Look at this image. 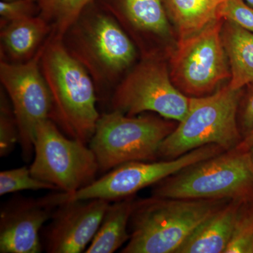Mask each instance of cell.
<instances>
[{
	"label": "cell",
	"instance_id": "12",
	"mask_svg": "<svg viewBox=\"0 0 253 253\" xmlns=\"http://www.w3.org/2000/svg\"><path fill=\"white\" fill-rule=\"evenodd\" d=\"M71 194L59 191L43 197L14 198L0 212V253L42 252L40 231Z\"/></svg>",
	"mask_w": 253,
	"mask_h": 253
},
{
	"label": "cell",
	"instance_id": "1",
	"mask_svg": "<svg viewBox=\"0 0 253 253\" xmlns=\"http://www.w3.org/2000/svg\"><path fill=\"white\" fill-rule=\"evenodd\" d=\"M61 40L92 78L98 101L109 105L113 91L135 65L137 50L130 37L94 0Z\"/></svg>",
	"mask_w": 253,
	"mask_h": 253
},
{
	"label": "cell",
	"instance_id": "30",
	"mask_svg": "<svg viewBox=\"0 0 253 253\" xmlns=\"http://www.w3.org/2000/svg\"><path fill=\"white\" fill-rule=\"evenodd\" d=\"M1 1H14V0H1Z\"/></svg>",
	"mask_w": 253,
	"mask_h": 253
},
{
	"label": "cell",
	"instance_id": "6",
	"mask_svg": "<svg viewBox=\"0 0 253 253\" xmlns=\"http://www.w3.org/2000/svg\"><path fill=\"white\" fill-rule=\"evenodd\" d=\"M168 119L150 115L126 116L118 111L100 115L89 147L96 158L99 172L131 161H154L160 146L174 129Z\"/></svg>",
	"mask_w": 253,
	"mask_h": 253
},
{
	"label": "cell",
	"instance_id": "7",
	"mask_svg": "<svg viewBox=\"0 0 253 253\" xmlns=\"http://www.w3.org/2000/svg\"><path fill=\"white\" fill-rule=\"evenodd\" d=\"M30 169L37 179L73 194L96 180L99 166L87 144L68 137L46 119L37 127Z\"/></svg>",
	"mask_w": 253,
	"mask_h": 253
},
{
	"label": "cell",
	"instance_id": "26",
	"mask_svg": "<svg viewBox=\"0 0 253 253\" xmlns=\"http://www.w3.org/2000/svg\"><path fill=\"white\" fill-rule=\"evenodd\" d=\"M243 127L246 134L253 129V88L249 93L242 116Z\"/></svg>",
	"mask_w": 253,
	"mask_h": 253
},
{
	"label": "cell",
	"instance_id": "15",
	"mask_svg": "<svg viewBox=\"0 0 253 253\" xmlns=\"http://www.w3.org/2000/svg\"><path fill=\"white\" fill-rule=\"evenodd\" d=\"M51 33L49 24L40 16L0 26V61H30L41 51Z\"/></svg>",
	"mask_w": 253,
	"mask_h": 253
},
{
	"label": "cell",
	"instance_id": "14",
	"mask_svg": "<svg viewBox=\"0 0 253 253\" xmlns=\"http://www.w3.org/2000/svg\"><path fill=\"white\" fill-rule=\"evenodd\" d=\"M121 25L132 41L163 39L169 33L163 0H95Z\"/></svg>",
	"mask_w": 253,
	"mask_h": 253
},
{
	"label": "cell",
	"instance_id": "5",
	"mask_svg": "<svg viewBox=\"0 0 253 253\" xmlns=\"http://www.w3.org/2000/svg\"><path fill=\"white\" fill-rule=\"evenodd\" d=\"M240 96L241 89L228 85L209 96L190 97L185 118L163 141L158 158L174 159L209 144L236 148L242 140L236 121Z\"/></svg>",
	"mask_w": 253,
	"mask_h": 253
},
{
	"label": "cell",
	"instance_id": "17",
	"mask_svg": "<svg viewBox=\"0 0 253 253\" xmlns=\"http://www.w3.org/2000/svg\"><path fill=\"white\" fill-rule=\"evenodd\" d=\"M135 201L131 196L110 204L86 253H114L128 242L130 238L128 226Z\"/></svg>",
	"mask_w": 253,
	"mask_h": 253
},
{
	"label": "cell",
	"instance_id": "24",
	"mask_svg": "<svg viewBox=\"0 0 253 253\" xmlns=\"http://www.w3.org/2000/svg\"><path fill=\"white\" fill-rule=\"evenodd\" d=\"M217 16L253 33V8L245 0H224L218 9Z\"/></svg>",
	"mask_w": 253,
	"mask_h": 253
},
{
	"label": "cell",
	"instance_id": "16",
	"mask_svg": "<svg viewBox=\"0 0 253 253\" xmlns=\"http://www.w3.org/2000/svg\"><path fill=\"white\" fill-rule=\"evenodd\" d=\"M244 203L231 200L201 223L176 253H224Z\"/></svg>",
	"mask_w": 253,
	"mask_h": 253
},
{
	"label": "cell",
	"instance_id": "28",
	"mask_svg": "<svg viewBox=\"0 0 253 253\" xmlns=\"http://www.w3.org/2000/svg\"><path fill=\"white\" fill-rule=\"evenodd\" d=\"M250 155H251V161H252L253 166V147L251 148V149L249 151Z\"/></svg>",
	"mask_w": 253,
	"mask_h": 253
},
{
	"label": "cell",
	"instance_id": "21",
	"mask_svg": "<svg viewBox=\"0 0 253 253\" xmlns=\"http://www.w3.org/2000/svg\"><path fill=\"white\" fill-rule=\"evenodd\" d=\"M26 190L59 191L52 184L40 180L33 176L30 168L26 166L0 172V196Z\"/></svg>",
	"mask_w": 253,
	"mask_h": 253
},
{
	"label": "cell",
	"instance_id": "11",
	"mask_svg": "<svg viewBox=\"0 0 253 253\" xmlns=\"http://www.w3.org/2000/svg\"><path fill=\"white\" fill-rule=\"evenodd\" d=\"M225 150L216 144L206 145L174 158L160 161H131L113 168L83 188L70 199H103L110 202L135 196L140 190L154 186L195 163L214 157Z\"/></svg>",
	"mask_w": 253,
	"mask_h": 253
},
{
	"label": "cell",
	"instance_id": "23",
	"mask_svg": "<svg viewBox=\"0 0 253 253\" xmlns=\"http://www.w3.org/2000/svg\"><path fill=\"white\" fill-rule=\"evenodd\" d=\"M244 204L224 253H253V208Z\"/></svg>",
	"mask_w": 253,
	"mask_h": 253
},
{
	"label": "cell",
	"instance_id": "4",
	"mask_svg": "<svg viewBox=\"0 0 253 253\" xmlns=\"http://www.w3.org/2000/svg\"><path fill=\"white\" fill-rule=\"evenodd\" d=\"M152 196L248 202L253 198V166L250 152L234 148L195 163L154 184Z\"/></svg>",
	"mask_w": 253,
	"mask_h": 253
},
{
	"label": "cell",
	"instance_id": "20",
	"mask_svg": "<svg viewBox=\"0 0 253 253\" xmlns=\"http://www.w3.org/2000/svg\"><path fill=\"white\" fill-rule=\"evenodd\" d=\"M39 16L51 28V38L61 40L78 16L94 0H34Z\"/></svg>",
	"mask_w": 253,
	"mask_h": 253
},
{
	"label": "cell",
	"instance_id": "19",
	"mask_svg": "<svg viewBox=\"0 0 253 253\" xmlns=\"http://www.w3.org/2000/svg\"><path fill=\"white\" fill-rule=\"evenodd\" d=\"M224 0H163L166 12L179 32L180 39L202 31L218 19L217 11Z\"/></svg>",
	"mask_w": 253,
	"mask_h": 253
},
{
	"label": "cell",
	"instance_id": "9",
	"mask_svg": "<svg viewBox=\"0 0 253 253\" xmlns=\"http://www.w3.org/2000/svg\"><path fill=\"white\" fill-rule=\"evenodd\" d=\"M218 19L202 31L180 39L169 61L171 79L184 94L201 96L231 78Z\"/></svg>",
	"mask_w": 253,
	"mask_h": 253
},
{
	"label": "cell",
	"instance_id": "2",
	"mask_svg": "<svg viewBox=\"0 0 253 253\" xmlns=\"http://www.w3.org/2000/svg\"><path fill=\"white\" fill-rule=\"evenodd\" d=\"M40 63L52 102L50 119L68 137L89 144L101 115L92 78L61 40L50 37Z\"/></svg>",
	"mask_w": 253,
	"mask_h": 253
},
{
	"label": "cell",
	"instance_id": "25",
	"mask_svg": "<svg viewBox=\"0 0 253 253\" xmlns=\"http://www.w3.org/2000/svg\"><path fill=\"white\" fill-rule=\"evenodd\" d=\"M39 14V8L34 0L0 1V26Z\"/></svg>",
	"mask_w": 253,
	"mask_h": 253
},
{
	"label": "cell",
	"instance_id": "22",
	"mask_svg": "<svg viewBox=\"0 0 253 253\" xmlns=\"http://www.w3.org/2000/svg\"><path fill=\"white\" fill-rule=\"evenodd\" d=\"M19 142V129L12 105L1 86L0 91V156H9Z\"/></svg>",
	"mask_w": 253,
	"mask_h": 253
},
{
	"label": "cell",
	"instance_id": "29",
	"mask_svg": "<svg viewBox=\"0 0 253 253\" xmlns=\"http://www.w3.org/2000/svg\"><path fill=\"white\" fill-rule=\"evenodd\" d=\"M246 2L249 3L250 5H252L253 6V0H245Z\"/></svg>",
	"mask_w": 253,
	"mask_h": 253
},
{
	"label": "cell",
	"instance_id": "8",
	"mask_svg": "<svg viewBox=\"0 0 253 253\" xmlns=\"http://www.w3.org/2000/svg\"><path fill=\"white\" fill-rule=\"evenodd\" d=\"M189 104V98L174 85L166 63L158 56H144L113 91L109 111L126 116L150 111L180 122Z\"/></svg>",
	"mask_w": 253,
	"mask_h": 253
},
{
	"label": "cell",
	"instance_id": "13",
	"mask_svg": "<svg viewBox=\"0 0 253 253\" xmlns=\"http://www.w3.org/2000/svg\"><path fill=\"white\" fill-rule=\"evenodd\" d=\"M111 203L103 199H69L60 205L46 229V252H85Z\"/></svg>",
	"mask_w": 253,
	"mask_h": 253
},
{
	"label": "cell",
	"instance_id": "10",
	"mask_svg": "<svg viewBox=\"0 0 253 253\" xmlns=\"http://www.w3.org/2000/svg\"><path fill=\"white\" fill-rule=\"evenodd\" d=\"M42 49L26 62L0 61L1 87L11 101L17 120L18 144L26 162L34 156L37 127L42 121L50 119L52 108L51 94L40 63Z\"/></svg>",
	"mask_w": 253,
	"mask_h": 253
},
{
	"label": "cell",
	"instance_id": "3",
	"mask_svg": "<svg viewBox=\"0 0 253 253\" xmlns=\"http://www.w3.org/2000/svg\"><path fill=\"white\" fill-rule=\"evenodd\" d=\"M229 199L136 200L122 253H176L195 229Z\"/></svg>",
	"mask_w": 253,
	"mask_h": 253
},
{
	"label": "cell",
	"instance_id": "18",
	"mask_svg": "<svg viewBox=\"0 0 253 253\" xmlns=\"http://www.w3.org/2000/svg\"><path fill=\"white\" fill-rule=\"evenodd\" d=\"M223 44L231 67L233 89L253 83V33L226 21L221 31Z\"/></svg>",
	"mask_w": 253,
	"mask_h": 253
},
{
	"label": "cell",
	"instance_id": "27",
	"mask_svg": "<svg viewBox=\"0 0 253 253\" xmlns=\"http://www.w3.org/2000/svg\"><path fill=\"white\" fill-rule=\"evenodd\" d=\"M253 147V129L246 134L244 139L235 148L238 151L248 152Z\"/></svg>",
	"mask_w": 253,
	"mask_h": 253
}]
</instances>
